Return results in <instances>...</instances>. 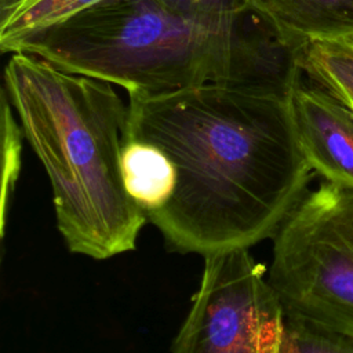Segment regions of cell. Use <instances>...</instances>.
Segmentation results:
<instances>
[{"label":"cell","instance_id":"obj_1","mask_svg":"<svg viewBox=\"0 0 353 353\" xmlns=\"http://www.w3.org/2000/svg\"><path fill=\"white\" fill-rule=\"evenodd\" d=\"M125 138L161 148L176 170L170 203L146 218L167 244L203 256L273 237L307 192L313 171L288 97L204 84L128 94Z\"/></svg>","mask_w":353,"mask_h":353},{"label":"cell","instance_id":"obj_2","mask_svg":"<svg viewBox=\"0 0 353 353\" xmlns=\"http://www.w3.org/2000/svg\"><path fill=\"white\" fill-rule=\"evenodd\" d=\"M298 50L254 8L233 25L208 26L156 0H103L26 39L14 54L128 94L228 84L288 97L302 76Z\"/></svg>","mask_w":353,"mask_h":353},{"label":"cell","instance_id":"obj_3","mask_svg":"<svg viewBox=\"0 0 353 353\" xmlns=\"http://www.w3.org/2000/svg\"><path fill=\"white\" fill-rule=\"evenodd\" d=\"M1 90L48 175L68 250L94 259L135 250L148 218L123 185L128 105L112 84L11 54Z\"/></svg>","mask_w":353,"mask_h":353},{"label":"cell","instance_id":"obj_4","mask_svg":"<svg viewBox=\"0 0 353 353\" xmlns=\"http://www.w3.org/2000/svg\"><path fill=\"white\" fill-rule=\"evenodd\" d=\"M268 283L285 316L353 338V189L323 181L273 236Z\"/></svg>","mask_w":353,"mask_h":353},{"label":"cell","instance_id":"obj_5","mask_svg":"<svg viewBox=\"0 0 353 353\" xmlns=\"http://www.w3.org/2000/svg\"><path fill=\"white\" fill-rule=\"evenodd\" d=\"M266 274L248 248L204 256L171 353H280L285 313Z\"/></svg>","mask_w":353,"mask_h":353},{"label":"cell","instance_id":"obj_6","mask_svg":"<svg viewBox=\"0 0 353 353\" xmlns=\"http://www.w3.org/2000/svg\"><path fill=\"white\" fill-rule=\"evenodd\" d=\"M302 77L288 95L301 150L314 174L353 189V109Z\"/></svg>","mask_w":353,"mask_h":353},{"label":"cell","instance_id":"obj_7","mask_svg":"<svg viewBox=\"0 0 353 353\" xmlns=\"http://www.w3.org/2000/svg\"><path fill=\"white\" fill-rule=\"evenodd\" d=\"M251 7L295 48L353 36V0H251Z\"/></svg>","mask_w":353,"mask_h":353},{"label":"cell","instance_id":"obj_8","mask_svg":"<svg viewBox=\"0 0 353 353\" xmlns=\"http://www.w3.org/2000/svg\"><path fill=\"white\" fill-rule=\"evenodd\" d=\"M120 172L128 197L148 216L164 208L176 188V170L157 145L125 138L120 154Z\"/></svg>","mask_w":353,"mask_h":353},{"label":"cell","instance_id":"obj_9","mask_svg":"<svg viewBox=\"0 0 353 353\" xmlns=\"http://www.w3.org/2000/svg\"><path fill=\"white\" fill-rule=\"evenodd\" d=\"M103 0H0V50L14 54L33 34Z\"/></svg>","mask_w":353,"mask_h":353},{"label":"cell","instance_id":"obj_10","mask_svg":"<svg viewBox=\"0 0 353 353\" xmlns=\"http://www.w3.org/2000/svg\"><path fill=\"white\" fill-rule=\"evenodd\" d=\"M303 76L353 109V36L312 40L298 50Z\"/></svg>","mask_w":353,"mask_h":353},{"label":"cell","instance_id":"obj_11","mask_svg":"<svg viewBox=\"0 0 353 353\" xmlns=\"http://www.w3.org/2000/svg\"><path fill=\"white\" fill-rule=\"evenodd\" d=\"M1 197H0V234L4 236L10 203L22 167V139L25 138L19 120L1 90Z\"/></svg>","mask_w":353,"mask_h":353},{"label":"cell","instance_id":"obj_12","mask_svg":"<svg viewBox=\"0 0 353 353\" xmlns=\"http://www.w3.org/2000/svg\"><path fill=\"white\" fill-rule=\"evenodd\" d=\"M280 353H353V338L285 316Z\"/></svg>","mask_w":353,"mask_h":353},{"label":"cell","instance_id":"obj_13","mask_svg":"<svg viewBox=\"0 0 353 353\" xmlns=\"http://www.w3.org/2000/svg\"><path fill=\"white\" fill-rule=\"evenodd\" d=\"M170 11L208 26L236 23L252 7L251 0H156Z\"/></svg>","mask_w":353,"mask_h":353}]
</instances>
